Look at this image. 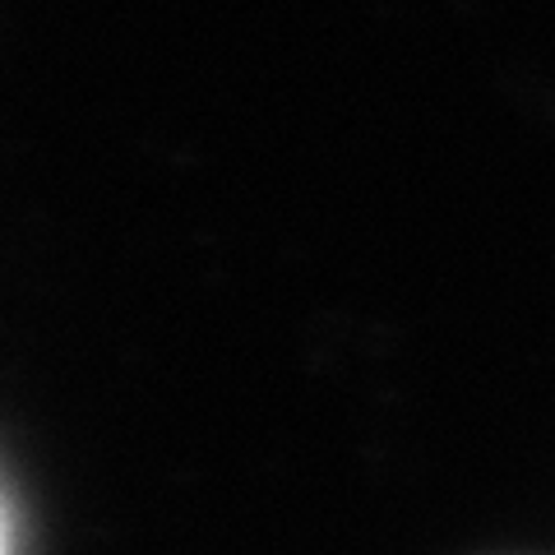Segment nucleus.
<instances>
[{
  "instance_id": "f257e3e1",
  "label": "nucleus",
  "mask_w": 555,
  "mask_h": 555,
  "mask_svg": "<svg viewBox=\"0 0 555 555\" xmlns=\"http://www.w3.org/2000/svg\"><path fill=\"white\" fill-rule=\"evenodd\" d=\"M0 555H10V518L0 509Z\"/></svg>"
}]
</instances>
